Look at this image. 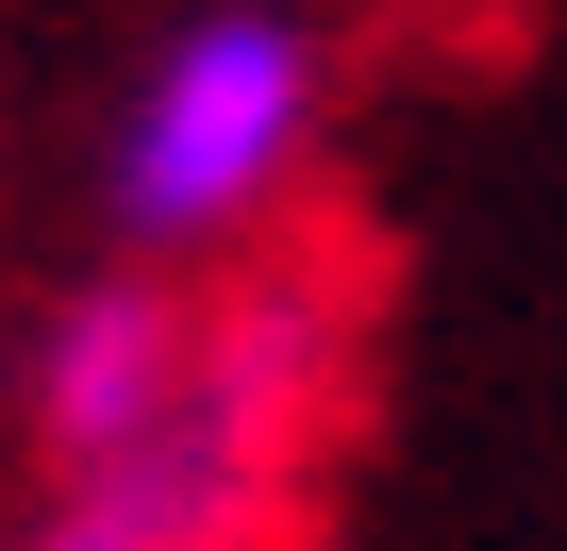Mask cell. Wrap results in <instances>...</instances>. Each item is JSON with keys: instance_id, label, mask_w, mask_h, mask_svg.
<instances>
[{"instance_id": "1", "label": "cell", "mask_w": 567, "mask_h": 551, "mask_svg": "<svg viewBox=\"0 0 567 551\" xmlns=\"http://www.w3.org/2000/svg\"><path fill=\"white\" fill-rule=\"evenodd\" d=\"M301 134H318V34L234 0V18H200L151 68V101L117 134V217L134 234H234L284 167H301Z\"/></svg>"}, {"instance_id": "2", "label": "cell", "mask_w": 567, "mask_h": 551, "mask_svg": "<svg viewBox=\"0 0 567 551\" xmlns=\"http://www.w3.org/2000/svg\"><path fill=\"white\" fill-rule=\"evenodd\" d=\"M184 401H200V335H184L151 285H101L84 318H51V368H34V418H51V451L117 468V451H151Z\"/></svg>"}, {"instance_id": "3", "label": "cell", "mask_w": 567, "mask_h": 551, "mask_svg": "<svg viewBox=\"0 0 567 551\" xmlns=\"http://www.w3.org/2000/svg\"><path fill=\"white\" fill-rule=\"evenodd\" d=\"M267 451L217 418V401H184L151 451H117V468H84V501L34 534V551H217V518H234V484H250Z\"/></svg>"}]
</instances>
